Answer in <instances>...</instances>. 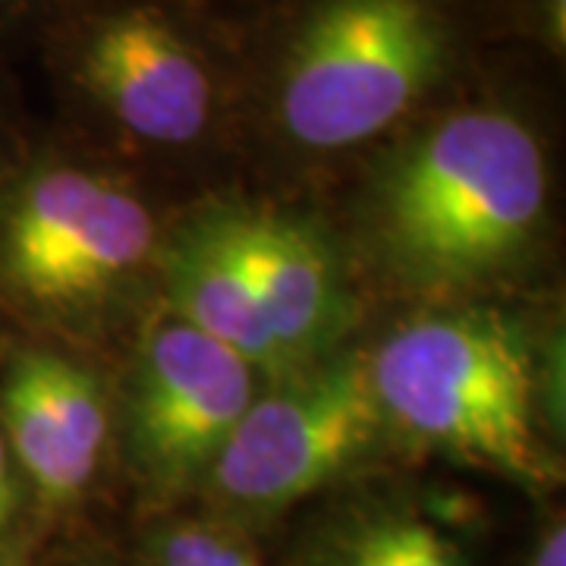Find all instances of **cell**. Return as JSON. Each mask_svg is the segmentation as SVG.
<instances>
[{
	"label": "cell",
	"mask_w": 566,
	"mask_h": 566,
	"mask_svg": "<svg viewBox=\"0 0 566 566\" xmlns=\"http://www.w3.org/2000/svg\"><path fill=\"white\" fill-rule=\"evenodd\" d=\"M547 208L545 151L506 111H457L400 145L368 196V237L428 296L479 290L523 262Z\"/></svg>",
	"instance_id": "1"
},
{
	"label": "cell",
	"mask_w": 566,
	"mask_h": 566,
	"mask_svg": "<svg viewBox=\"0 0 566 566\" xmlns=\"http://www.w3.org/2000/svg\"><path fill=\"white\" fill-rule=\"evenodd\" d=\"M170 312L281 378L340 349L359 315L322 227L262 205H208L158 249Z\"/></svg>",
	"instance_id": "2"
},
{
	"label": "cell",
	"mask_w": 566,
	"mask_h": 566,
	"mask_svg": "<svg viewBox=\"0 0 566 566\" xmlns=\"http://www.w3.org/2000/svg\"><path fill=\"white\" fill-rule=\"evenodd\" d=\"M390 431L472 460L528 491L557 485L523 327L491 308L431 312L368 353Z\"/></svg>",
	"instance_id": "3"
},
{
	"label": "cell",
	"mask_w": 566,
	"mask_h": 566,
	"mask_svg": "<svg viewBox=\"0 0 566 566\" xmlns=\"http://www.w3.org/2000/svg\"><path fill=\"white\" fill-rule=\"evenodd\" d=\"M158 249L151 211L114 177L48 158L0 167V315L41 331L102 322Z\"/></svg>",
	"instance_id": "4"
},
{
	"label": "cell",
	"mask_w": 566,
	"mask_h": 566,
	"mask_svg": "<svg viewBox=\"0 0 566 566\" xmlns=\"http://www.w3.org/2000/svg\"><path fill=\"white\" fill-rule=\"evenodd\" d=\"M274 381L196 488L205 513L249 535L349 479L390 431L365 349H334Z\"/></svg>",
	"instance_id": "5"
},
{
	"label": "cell",
	"mask_w": 566,
	"mask_h": 566,
	"mask_svg": "<svg viewBox=\"0 0 566 566\" xmlns=\"http://www.w3.org/2000/svg\"><path fill=\"white\" fill-rule=\"evenodd\" d=\"M444 57L428 0H324L283 61V133L315 151L375 139L438 82Z\"/></svg>",
	"instance_id": "6"
},
{
	"label": "cell",
	"mask_w": 566,
	"mask_h": 566,
	"mask_svg": "<svg viewBox=\"0 0 566 566\" xmlns=\"http://www.w3.org/2000/svg\"><path fill=\"white\" fill-rule=\"evenodd\" d=\"M255 368L174 312L142 334L123 397V441L145 491L170 504L202 485L245 409Z\"/></svg>",
	"instance_id": "7"
},
{
	"label": "cell",
	"mask_w": 566,
	"mask_h": 566,
	"mask_svg": "<svg viewBox=\"0 0 566 566\" xmlns=\"http://www.w3.org/2000/svg\"><path fill=\"white\" fill-rule=\"evenodd\" d=\"M0 438L29 488L35 526L70 520L95 488L111 438L102 381L44 344H22L0 363Z\"/></svg>",
	"instance_id": "8"
},
{
	"label": "cell",
	"mask_w": 566,
	"mask_h": 566,
	"mask_svg": "<svg viewBox=\"0 0 566 566\" xmlns=\"http://www.w3.org/2000/svg\"><path fill=\"white\" fill-rule=\"evenodd\" d=\"M80 80L123 129L145 142L186 145L211 123L214 92L205 63L145 7L104 17L88 32Z\"/></svg>",
	"instance_id": "9"
},
{
	"label": "cell",
	"mask_w": 566,
	"mask_h": 566,
	"mask_svg": "<svg viewBox=\"0 0 566 566\" xmlns=\"http://www.w3.org/2000/svg\"><path fill=\"white\" fill-rule=\"evenodd\" d=\"M281 566H472L463 542L403 497H346L312 516Z\"/></svg>",
	"instance_id": "10"
},
{
	"label": "cell",
	"mask_w": 566,
	"mask_h": 566,
	"mask_svg": "<svg viewBox=\"0 0 566 566\" xmlns=\"http://www.w3.org/2000/svg\"><path fill=\"white\" fill-rule=\"evenodd\" d=\"M126 566H271L255 535L205 510H161L136 532Z\"/></svg>",
	"instance_id": "11"
},
{
	"label": "cell",
	"mask_w": 566,
	"mask_h": 566,
	"mask_svg": "<svg viewBox=\"0 0 566 566\" xmlns=\"http://www.w3.org/2000/svg\"><path fill=\"white\" fill-rule=\"evenodd\" d=\"M22 535H41L32 516L29 488L22 482L20 469L0 438V545H10ZM44 538V535H41Z\"/></svg>",
	"instance_id": "12"
},
{
	"label": "cell",
	"mask_w": 566,
	"mask_h": 566,
	"mask_svg": "<svg viewBox=\"0 0 566 566\" xmlns=\"http://www.w3.org/2000/svg\"><path fill=\"white\" fill-rule=\"evenodd\" d=\"M32 566H126L120 547L98 542V538H66V542H44L32 557Z\"/></svg>",
	"instance_id": "13"
},
{
	"label": "cell",
	"mask_w": 566,
	"mask_h": 566,
	"mask_svg": "<svg viewBox=\"0 0 566 566\" xmlns=\"http://www.w3.org/2000/svg\"><path fill=\"white\" fill-rule=\"evenodd\" d=\"M523 566H566V523L564 513H551L535 532Z\"/></svg>",
	"instance_id": "14"
},
{
	"label": "cell",
	"mask_w": 566,
	"mask_h": 566,
	"mask_svg": "<svg viewBox=\"0 0 566 566\" xmlns=\"http://www.w3.org/2000/svg\"><path fill=\"white\" fill-rule=\"evenodd\" d=\"M41 545H44L41 535H22L10 545H0V566H32V557Z\"/></svg>",
	"instance_id": "15"
},
{
	"label": "cell",
	"mask_w": 566,
	"mask_h": 566,
	"mask_svg": "<svg viewBox=\"0 0 566 566\" xmlns=\"http://www.w3.org/2000/svg\"><path fill=\"white\" fill-rule=\"evenodd\" d=\"M564 0H547V29L557 35V48H564Z\"/></svg>",
	"instance_id": "16"
}]
</instances>
